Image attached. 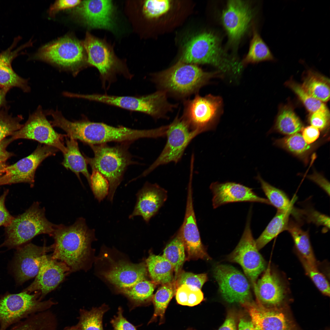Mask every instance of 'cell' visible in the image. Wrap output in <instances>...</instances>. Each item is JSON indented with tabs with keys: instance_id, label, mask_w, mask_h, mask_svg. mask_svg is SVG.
<instances>
[{
	"instance_id": "61",
	"label": "cell",
	"mask_w": 330,
	"mask_h": 330,
	"mask_svg": "<svg viewBox=\"0 0 330 330\" xmlns=\"http://www.w3.org/2000/svg\"><path fill=\"white\" fill-rule=\"evenodd\" d=\"M7 330H22L21 329H20V328L17 327H15V326H12V327L9 328Z\"/></svg>"
},
{
	"instance_id": "48",
	"label": "cell",
	"mask_w": 330,
	"mask_h": 330,
	"mask_svg": "<svg viewBox=\"0 0 330 330\" xmlns=\"http://www.w3.org/2000/svg\"><path fill=\"white\" fill-rule=\"evenodd\" d=\"M329 117V112L328 109L321 110L311 113L309 120L311 125L319 130H322L327 127Z\"/></svg>"
},
{
	"instance_id": "4",
	"label": "cell",
	"mask_w": 330,
	"mask_h": 330,
	"mask_svg": "<svg viewBox=\"0 0 330 330\" xmlns=\"http://www.w3.org/2000/svg\"><path fill=\"white\" fill-rule=\"evenodd\" d=\"M129 143L124 142L114 146L105 144L90 145L93 151L94 156L85 157L92 170L99 172L108 181L109 189L107 198L111 203L125 171L133 162L128 150L127 144Z\"/></svg>"
},
{
	"instance_id": "26",
	"label": "cell",
	"mask_w": 330,
	"mask_h": 330,
	"mask_svg": "<svg viewBox=\"0 0 330 330\" xmlns=\"http://www.w3.org/2000/svg\"><path fill=\"white\" fill-rule=\"evenodd\" d=\"M257 301L268 307H277L284 302L286 288L278 274L269 265L253 286Z\"/></svg>"
},
{
	"instance_id": "28",
	"label": "cell",
	"mask_w": 330,
	"mask_h": 330,
	"mask_svg": "<svg viewBox=\"0 0 330 330\" xmlns=\"http://www.w3.org/2000/svg\"><path fill=\"white\" fill-rule=\"evenodd\" d=\"M157 285L152 280L145 279L119 292L127 298L131 310L138 307L148 305L152 301L153 292Z\"/></svg>"
},
{
	"instance_id": "59",
	"label": "cell",
	"mask_w": 330,
	"mask_h": 330,
	"mask_svg": "<svg viewBox=\"0 0 330 330\" xmlns=\"http://www.w3.org/2000/svg\"><path fill=\"white\" fill-rule=\"evenodd\" d=\"M7 165L6 162H0V178L3 174L5 168Z\"/></svg>"
},
{
	"instance_id": "2",
	"label": "cell",
	"mask_w": 330,
	"mask_h": 330,
	"mask_svg": "<svg viewBox=\"0 0 330 330\" xmlns=\"http://www.w3.org/2000/svg\"><path fill=\"white\" fill-rule=\"evenodd\" d=\"M62 128L69 138L78 139L89 145L113 141L130 142L143 138H157L161 134L159 128L134 129L123 126L113 127L86 119L74 121L66 119Z\"/></svg>"
},
{
	"instance_id": "20",
	"label": "cell",
	"mask_w": 330,
	"mask_h": 330,
	"mask_svg": "<svg viewBox=\"0 0 330 330\" xmlns=\"http://www.w3.org/2000/svg\"><path fill=\"white\" fill-rule=\"evenodd\" d=\"M69 267L64 262L54 259L51 255H45L34 281L23 291L31 293L38 291L42 300L49 293L55 289L70 273Z\"/></svg>"
},
{
	"instance_id": "31",
	"label": "cell",
	"mask_w": 330,
	"mask_h": 330,
	"mask_svg": "<svg viewBox=\"0 0 330 330\" xmlns=\"http://www.w3.org/2000/svg\"><path fill=\"white\" fill-rule=\"evenodd\" d=\"M177 288L176 282L172 281L161 284L153 295L152 302L154 311L148 324L159 320V324L163 323L165 314L167 307L173 297L175 295Z\"/></svg>"
},
{
	"instance_id": "34",
	"label": "cell",
	"mask_w": 330,
	"mask_h": 330,
	"mask_svg": "<svg viewBox=\"0 0 330 330\" xmlns=\"http://www.w3.org/2000/svg\"><path fill=\"white\" fill-rule=\"evenodd\" d=\"M301 86L310 95L324 103L329 100V80L322 75L309 71Z\"/></svg>"
},
{
	"instance_id": "3",
	"label": "cell",
	"mask_w": 330,
	"mask_h": 330,
	"mask_svg": "<svg viewBox=\"0 0 330 330\" xmlns=\"http://www.w3.org/2000/svg\"><path fill=\"white\" fill-rule=\"evenodd\" d=\"M181 61L188 64H207L214 66L221 73L238 75L243 65L228 56L221 46L218 37L205 32L191 38L186 43Z\"/></svg>"
},
{
	"instance_id": "53",
	"label": "cell",
	"mask_w": 330,
	"mask_h": 330,
	"mask_svg": "<svg viewBox=\"0 0 330 330\" xmlns=\"http://www.w3.org/2000/svg\"><path fill=\"white\" fill-rule=\"evenodd\" d=\"M309 220L318 225H323L329 228V218L326 215L321 214L314 210L309 212Z\"/></svg>"
},
{
	"instance_id": "11",
	"label": "cell",
	"mask_w": 330,
	"mask_h": 330,
	"mask_svg": "<svg viewBox=\"0 0 330 330\" xmlns=\"http://www.w3.org/2000/svg\"><path fill=\"white\" fill-rule=\"evenodd\" d=\"M223 102L219 96L197 94L185 102L182 118L190 128L200 134L214 129L223 112Z\"/></svg>"
},
{
	"instance_id": "56",
	"label": "cell",
	"mask_w": 330,
	"mask_h": 330,
	"mask_svg": "<svg viewBox=\"0 0 330 330\" xmlns=\"http://www.w3.org/2000/svg\"><path fill=\"white\" fill-rule=\"evenodd\" d=\"M236 323L234 316L229 314L218 330H237Z\"/></svg>"
},
{
	"instance_id": "60",
	"label": "cell",
	"mask_w": 330,
	"mask_h": 330,
	"mask_svg": "<svg viewBox=\"0 0 330 330\" xmlns=\"http://www.w3.org/2000/svg\"><path fill=\"white\" fill-rule=\"evenodd\" d=\"M64 330H80V329L76 324L71 327L66 328Z\"/></svg>"
},
{
	"instance_id": "25",
	"label": "cell",
	"mask_w": 330,
	"mask_h": 330,
	"mask_svg": "<svg viewBox=\"0 0 330 330\" xmlns=\"http://www.w3.org/2000/svg\"><path fill=\"white\" fill-rule=\"evenodd\" d=\"M136 196V203L129 218L141 216L148 223L166 201L167 193L157 184L146 182L137 193Z\"/></svg>"
},
{
	"instance_id": "57",
	"label": "cell",
	"mask_w": 330,
	"mask_h": 330,
	"mask_svg": "<svg viewBox=\"0 0 330 330\" xmlns=\"http://www.w3.org/2000/svg\"><path fill=\"white\" fill-rule=\"evenodd\" d=\"M238 330H258L251 321L245 318L240 319L238 325Z\"/></svg>"
},
{
	"instance_id": "36",
	"label": "cell",
	"mask_w": 330,
	"mask_h": 330,
	"mask_svg": "<svg viewBox=\"0 0 330 330\" xmlns=\"http://www.w3.org/2000/svg\"><path fill=\"white\" fill-rule=\"evenodd\" d=\"M162 255L170 263L174 272V280L182 270L186 260V254L183 243L178 233L167 244Z\"/></svg>"
},
{
	"instance_id": "50",
	"label": "cell",
	"mask_w": 330,
	"mask_h": 330,
	"mask_svg": "<svg viewBox=\"0 0 330 330\" xmlns=\"http://www.w3.org/2000/svg\"><path fill=\"white\" fill-rule=\"evenodd\" d=\"M9 193L8 189L5 190L0 196V226L5 227L9 225L14 218L7 209L5 205V201Z\"/></svg>"
},
{
	"instance_id": "58",
	"label": "cell",
	"mask_w": 330,
	"mask_h": 330,
	"mask_svg": "<svg viewBox=\"0 0 330 330\" xmlns=\"http://www.w3.org/2000/svg\"><path fill=\"white\" fill-rule=\"evenodd\" d=\"M9 90L0 86V107L5 103L6 96Z\"/></svg>"
},
{
	"instance_id": "52",
	"label": "cell",
	"mask_w": 330,
	"mask_h": 330,
	"mask_svg": "<svg viewBox=\"0 0 330 330\" xmlns=\"http://www.w3.org/2000/svg\"><path fill=\"white\" fill-rule=\"evenodd\" d=\"M302 130V136L304 140L309 145L315 141L320 135L319 130L312 125L303 128Z\"/></svg>"
},
{
	"instance_id": "29",
	"label": "cell",
	"mask_w": 330,
	"mask_h": 330,
	"mask_svg": "<svg viewBox=\"0 0 330 330\" xmlns=\"http://www.w3.org/2000/svg\"><path fill=\"white\" fill-rule=\"evenodd\" d=\"M145 263L152 280L157 284H166L174 280L173 268L162 255L150 254Z\"/></svg>"
},
{
	"instance_id": "13",
	"label": "cell",
	"mask_w": 330,
	"mask_h": 330,
	"mask_svg": "<svg viewBox=\"0 0 330 330\" xmlns=\"http://www.w3.org/2000/svg\"><path fill=\"white\" fill-rule=\"evenodd\" d=\"M250 213L241 238L234 250L228 256L227 259L240 265L253 287L258 276L265 270L266 262L258 251L252 235Z\"/></svg>"
},
{
	"instance_id": "7",
	"label": "cell",
	"mask_w": 330,
	"mask_h": 330,
	"mask_svg": "<svg viewBox=\"0 0 330 330\" xmlns=\"http://www.w3.org/2000/svg\"><path fill=\"white\" fill-rule=\"evenodd\" d=\"M79 98L97 101L128 110L143 113L156 118L164 117L176 107L168 101L167 93L159 90L142 96H118L106 94L79 95Z\"/></svg>"
},
{
	"instance_id": "24",
	"label": "cell",
	"mask_w": 330,
	"mask_h": 330,
	"mask_svg": "<svg viewBox=\"0 0 330 330\" xmlns=\"http://www.w3.org/2000/svg\"><path fill=\"white\" fill-rule=\"evenodd\" d=\"M210 188L213 194L212 205L216 208L221 205L238 202H259L271 205L267 199L259 196L251 188L233 182H213Z\"/></svg>"
},
{
	"instance_id": "23",
	"label": "cell",
	"mask_w": 330,
	"mask_h": 330,
	"mask_svg": "<svg viewBox=\"0 0 330 330\" xmlns=\"http://www.w3.org/2000/svg\"><path fill=\"white\" fill-rule=\"evenodd\" d=\"M74 13L86 25L92 28L112 29L114 8L111 0L81 1Z\"/></svg>"
},
{
	"instance_id": "47",
	"label": "cell",
	"mask_w": 330,
	"mask_h": 330,
	"mask_svg": "<svg viewBox=\"0 0 330 330\" xmlns=\"http://www.w3.org/2000/svg\"><path fill=\"white\" fill-rule=\"evenodd\" d=\"M207 274H195L182 270L178 273L175 280L177 288L182 284L196 286L201 289L207 280Z\"/></svg>"
},
{
	"instance_id": "5",
	"label": "cell",
	"mask_w": 330,
	"mask_h": 330,
	"mask_svg": "<svg viewBox=\"0 0 330 330\" xmlns=\"http://www.w3.org/2000/svg\"><path fill=\"white\" fill-rule=\"evenodd\" d=\"M221 76L219 71L206 72L196 64L180 61L154 78L163 90L184 97L195 92L212 78Z\"/></svg>"
},
{
	"instance_id": "54",
	"label": "cell",
	"mask_w": 330,
	"mask_h": 330,
	"mask_svg": "<svg viewBox=\"0 0 330 330\" xmlns=\"http://www.w3.org/2000/svg\"><path fill=\"white\" fill-rule=\"evenodd\" d=\"M13 141L11 137L6 138L0 141V162H6L13 154L7 150L8 146Z\"/></svg>"
},
{
	"instance_id": "51",
	"label": "cell",
	"mask_w": 330,
	"mask_h": 330,
	"mask_svg": "<svg viewBox=\"0 0 330 330\" xmlns=\"http://www.w3.org/2000/svg\"><path fill=\"white\" fill-rule=\"evenodd\" d=\"M81 1L77 0H57L50 7L49 13L50 15L53 16L59 11L74 7L79 5Z\"/></svg>"
},
{
	"instance_id": "43",
	"label": "cell",
	"mask_w": 330,
	"mask_h": 330,
	"mask_svg": "<svg viewBox=\"0 0 330 330\" xmlns=\"http://www.w3.org/2000/svg\"><path fill=\"white\" fill-rule=\"evenodd\" d=\"M297 255L306 274L317 288L323 294L329 296L330 286L326 277L318 270L317 267L311 264L298 252Z\"/></svg>"
},
{
	"instance_id": "12",
	"label": "cell",
	"mask_w": 330,
	"mask_h": 330,
	"mask_svg": "<svg viewBox=\"0 0 330 330\" xmlns=\"http://www.w3.org/2000/svg\"><path fill=\"white\" fill-rule=\"evenodd\" d=\"M199 134L196 131L192 130L182 117L177 116L168 125L165 136L167 142L162 152L141 176H146L160 165L171 162H178L189 144Z\"/></svg>"
},
{
	"instance_id": "40",
	"label": "cell",
	"mask_w": 330,
	"mask_h": 330,
	"mask_svg": "<svg viewBox=\"0 0 330 330\" xmlns=\"http://www.w3.org/2000/svg\"><path fill=\"white\" fill-rule=\"evenodd\" d=\"M275 142L279 146L300 157L306 156L312 147L305 142L302 135L299 133L278 139Z\"/></svg>"
},
{
	"instance_id": "35",
	"label": "cell",
	"mask_w": 330,
	"mask_h": 330,
	"mask_svg": "<svg viewBox=\"0 0 330 330\" xmlns=\"http://www.w3.org/2000/svg\"><path fill=\"white\" fill-rule=\"evenodd\" d=\"M274 57L266 43L255 28L248 52L241 63L243 65L265 61H272Z\"/></svg>"
},
{
	"instance_id": "15",
	"label": "cell",
	"mask_w": 330,
	"mask_h": 330,
	"mask_svg": "<svg viewBox=\"0 0 330 330\" xmlns=\"http://www.w3.org/2000/svg\"><path fill=\"white\" fill-rule=\"evenodd\" d=\"M59 150L49 145H38L30 155L14 164L7 165L0 178V186L20 183H28L31 187L34 185L36 170L47 157L55 155Z\"/></svg>"
},
{
	"instance_id": "44",
	"label": "cell",
	"mask_w": 330,
	"mask_h": 330,
	"mask_svg": "<svg viewBox=\"0 0 330 330\" xmlns=\"http://www.w3.org/2000/svg\"><path fill=\"white\" fill-rule=\"evenodd\" d=\"M23 119L21 115L14 116L7 110H0V141L20 129L23 125L21 123Z\"/></svg>"
},
{
	"instance_id": "19",
	"label": "cell",
	"mask_w": 330,
	"mask_h": 330,
	"mask_svg": "<svg viewBox=\"0 0 330 330\" xmlns=\"http://www.w3.org/2000/svg\"><path fill=\"white\" fill-rule=\"evenodd\" d=\"M106 261L108 267L101 274L117 288L118 292L147 279V270L145 263L134 264L124 260H115L110 257L106 258Z\"/></svg>"
},
{
	"instance_id": "41",
	"label": "cell",
	"mask_w": 330,
	"mask_h": 330,
	"mask_svg": "<svg viewBox=\"0 0 330 330\" xmlns=\"http://www.w3.org/2000/svg\"><path fill=\"white\" fill-rule=\"evenodd\" d=\"M175 295L178 304L189 306L198 305L203 301L204 298L201 289L186 284L179 286L176 290Z\"/></svg>"
},
{
	"instance_id": "16",
	"label": "cell",
	"mask_w": 330,
	"mask_h": 330,
	"mask_svg": "<svg viewBox=\"0 0 330 330\" xmlns=\"http://www.w3.org/2000/svg\"><path fill=\"white\" fill-rule=\"evenodd\" d=\"M178 233L184 245L186 260L211 259L202 242L197 226L193 207L192 178H189V183L184 221Z\"/></svg>"
},
{
	"instance_id": "42",
	"label": "cell",
	"mask_w": 330,
	"mask_h": 330,
	"mask_svg": "<svg viewBox=\"0 0 330 330\" xmlns=\"http://www.w3.org/2000/svg\"><path fill=\"white\" fill-rule=\"evenodd\" d=\"M288 86L297 95L307 110L311 113L328 109L324 103L308 94L300 85L292 81L286 82Z\"/></svg>"
},
{
	"instance_id": "9",
	"label": "cell",
	"mask_w": 330,
	"mask_h": 330,
	"mask_svg": "<svg viewBox=\"0 0 330 330\" xmlns=\"http://www.w3.org/2000/svg\"><path fill=\"white\" fill-rule=\"evenodd\" d=\"M84 51L82 42L66 36L42 47L35 57L76 74L87 63Z\"/></svg>"
},
{
	"instance_id": "22",
	"label": "cell",
	"mask_w": 330,
	"mask_h": 330,
	"mask_svg": "<svg viewBox=\"0 0 330 330\" xmlns=\"http://www.w3.org/2000/svg\"><path fill=\"white\" fill-rule=\"evenodd\" d=\"M241 305L258 330H295L291 321L277 307L266 306L257 300H250Z\"/></svg>"
},
{
	"instance_id": "39",
	"label": "cell",
	"mask_w": 330,
	"mask_h": 330,
	"mask_svg": "<svg viewBox=\"0 0 330 330\" xmlns=\"http://www.w3.org/2000/svg\"><path fill=\"white\" fill-rule=\"evenodd\" d=\"M256 178L271 205L278 211H293L294 198L290 201L285 193L266 182L259 175Z\"/></svg>"
},
{
	"instance_id": "18",
	"label": "cell",
	"mask_w": 330,
	"mask_h": 330,
	"mask_svg": "<svg viewBox=\"0 0 330 330\" xmlns=\"http://www.w3.org/2000/svg\"><path fill=\"white\" fill-rule=\"evenodd\" d=\"M16 248L14 272L16 282L20 285L36 277L44 256L53 251V245L40 246L29 243Z\"/></svg>"
},
{
	"instance_id": "46",
	"label": "cell",
	"mask_w": 330,
	"mask_h": 330,
	"mask_svg": "<svg viewBox=\"0 0 330 330\" xmlns=\"http://www.w3.org/2000/svg\"><path fill=\"white\" fill-rule=\"evenodd\" d=\"M168 0H147L143 3L142 12L148 18H156L165 13L170 9L171 2Z\"/></svg>"
},
{
	"instance_id": "21",
	"label": "cell",
	"mask_w": 330,
	"mask_h": 330,
	"mask_svg": "<svg viewBox=\"0 0 330 330\" xmlns=\"http://www.w3.org/2000/svg\"><path fill=\"white\" fill-rule=\"evenodd\" d=\"M253 16L251 7L244 1L228 2L221 16L223 25L232 44L237 43L248 30Z\"/></svg>"
},
{
	"instance_id": "38",
	"label": "cell",
	"mask_w": 330,
	"mask_h": 330,
	"mask_svg": "<svg viewBox=\"0 0 330 330\" xmlns=\"http://www.w3.org/2000/svg\"><path fill=\"white\" fill-rule=\"evenodd\" d=\"M275 127L279 132L291 135L298 133L303 128L302 123L293 110L288 107L283 108L277 117Z\"/></svg>"
},
{
	"instance_id": "1",
	"label": "cell",
	"mask_w": 330,
	"mask_h": 330,
	"mask_svg": "<svg viewBox=\"0 0 330 330\" xmlns=\"http://www.w3.org/2000/svg\"><path fill=\"white\" fill-rule=\"evenodd\" d=\"M54 239L52 257L64 263L70 272L86 270L90 266L97 239L95 230L90 229L85 219L79 218L72 225H57L52 236Z\"/></svg>"
},
{
	"instance_id": "45",
	"label": "cell",
	"mask_w": 330,
	"mask_h": 330,
	"mask_svg": "<svg viewBox=\"0 0 330 330\" xmlns=\"http://www.w3.org/2000/svg\"><path fill=\"white\" fill-rule=\"evenodd\" d=\"M90 186L95 198L100 203L108 195L109 185L107 179L97 171L92 170Z\"/></svg>"
},
{
	"instance_id": "32",
	"label": "cell",
	"mask_w": 330,
	"mask_h": 330,
	"mask_svg": "<svg viewBox=\"0 0 330 330\" xmlns=\"http://www.w3.org/2000/svg\"><path fill=\"white\" fill-rule=\"evenodd\" d=\"M293 211H277V213L261 235L255 240L260 250L281 233L287 230L289 216Z\"/></svg>"
},
{
	"instance_id": "8",
	"label": "cell",
	"mask_w": 330,
	"mask_h": 330,
	"mask_svg": "<svg viewBox=\"0 0 330 330\" xmlns=\"http://www.w3.org/2000/svg\"><path fill=\"white\" fill-rule=\"evenodd\" d=\"M38 291L31 294L22 291L6 293L0 297V330H7L13 325L34 314L47 310L56 304L51 299L42 301Z\"/></svg>"
},
{
	"instance_id": "10",
	"label": "cell",
	"mask_w": 330,
	"mask_h": 330,
	"mask_svg": "<svg viewBox=\"0 0 330 330\" xmlns=\"http://www.w3.org/2000/svg\"><path fill=\"white\" fill-rule=\"evenodd\" d=\"M82 44L87 55V62L98 70L102 85L114 81L117 74L127 78L132 76L105 41L87 32Z\"/></svg>"
},
{
	"instance_id": "30",
	"label": "cell",
	"mask_w": 330,
	"mask_h": 330,
	"mask_svg": "<svg viewBox=\"0 0 330 330\" xmlns=\"http://www.w3.org/2000/svg\"><path fill=\"white\" fill-rule=\"evenodd\" d=\"M66 152L64 154L62 164L66 169L74 172L80 180L79 174H82L87 179L90 185L91 175L87 168L85 158L81 153L76 140L66 139Z\"/></svg>"
},
{
	"instance_id": "55",
	"label": "cell",
	"mask_w": 330,
	"mask_h": 330,
	"mask_svg": "<svg viewBox=\"0 0 330 330\" xmlns=\"http://www.w3.org/2000/svg\"><path fill=\"white\" fill-rule=\"evenodd\" d=\"M308 178L317 184L329 195V183L322 176L315 173L309 176Z\"/></svg>"
},
{
	"instance_id": "33",
	"label": "cell",
	"mask_w": 330,
	"mask_h": 330,
	"mask_svg": "<svg viewBox=\"0 0 330 330\" xmlns=\"http://www.w3.org/2000/svg\"><path fill=\"white\" fill-rule=\"evenodd\" d=\"M287 230L292 238L298 252L311 264L317 267L308 231L303 230L299 224L293 221L289 222Z\"/></svg>"
},
{
	"instance_id": "17",
	"label": "cell",
	"mask_w": 330,
	"mask_h": 330,
	"mask_svg": "<svg viewBox=\"0 0 330 330\" xmlns=\"http://www.w3.org/2000/svg\"><path fill=\"white\" fill-rule=\"evenodd\" d=\"M213 275L226 301L242 304L251 300L249 282L244 275L236 269L229 265H218L214 269Z\"/></svg>"
},
{
	"instance_id": "6",
	"label": "cell",
	"mask_w": 330,
	"mask_h": 330,
	"mask_svg": "<svg viewBox=\"0 0 330 330\" xmlns=\"http://www.w3.org/2000/svg\"><path fill=\"white\" fill-rule=\"evenodd\" d=\"M57 225L50 222L45 216V210L36 201L23 214L14 217L5 227V240L0 247L15 248L42 234L52 236Z\"/></svg>"
},
{
	"instance_id": "62",
	"label": "cell",
	"mask_w": 330,
	"mask_h": 330,
	"mask_svg": "<svg viewBox=\"0 0 330 330\" xmlns=\"http://www.w3.org/2000/svg\"><path fill=\"white\" fill-rule=\"evenodd\" d=\"M185 330H196L192 328H189Z\"/></svg>"
},
{
	"instance_id": "27",
	"label": "cell",
	"mask_w": 330,
	"mask_h": 330,
	"mask_svg": "<svg viewBox=\"0 0 330 330\" xmlns=\"http://www.w3.org/2000/svg\"><path fill=\"white\" fill-rule=\"evenodd\" d=\"M20 39V36L15 38L11 46L0 53V86L9 90L16 87L28 92L30 89L28 80L16 73L11 65L13 60L22 54V50L28 44L21 45L15 49Z\"/></svg>"
},
{
	"instance_id": "14",
	"label": "cell",
	"mask_w": 330,
	"mask_h": 330,
	"mask_svg": "<svg viewBox=\"0 0 330 330\" xmlns=\"http://www.w3.org/2000/svg\"><path fill=\"white\" fill-rule=\"evenodd\" d=\"M45 115L41 107L39 106L34 112L29 115L21 128L10 137L13 141L19 139L35 140L57 148L64 155L67 150L63 143L64 138L67 135L55 131Z\"/></svg>"
},
{
	"instance_id": "49",
	"label": "cell",
	"mask_w": 330,
	"mask_h": 330,
	"mask_svg": "<svg viewBox=\"0 0 330 330\" xmlns=\"http://www.w3.org/2000/svg\"><path fill=\"white\" fill-rule=\"evenodd\" d=\"M123 312V309L119 306L116 315L111 320L110 322L113 330H137L136 327L124 317Z\"/></svg>"
},
{
	"instance_id": "37",
	"label": "cell",
	"mask_w": 330,
	"mask_h": 330,
	"mask_svg": "<svg viewBox=\"0 0 330 330\" xmlns=\"http://www.w3.org/2000/svg\"><path fill=\"white\" fill-rule=\"evenodd\" d=\"M109 309L108 306L105 304L99 307H93L90 310L81 309L76 325L80 330H104L103 317Z\"/></svg>"
}]
</instances>
